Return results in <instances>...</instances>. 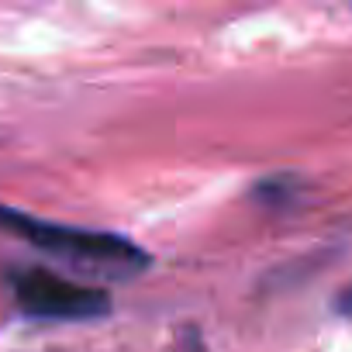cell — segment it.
Returning a JSON list of instances; mask_svg holds the SVG:
<instances>
[{
	"label": "cell",
	"mask_w": 352,
	"mask_h": 352,
	"mask_svg": "<svg viewBox=\"0 0 352 352\" xmlns=\"http://www.w3.org/2000/svg\"><path fill=\"white\" fill-rule=\"evenodd\" d=\"M335 311H338V314H352V287H345V290L335 297Z\"/></svg>",
	"instance_id": "3"
},
{
	"label": "cell",
	"mask_w": 352,
	"mask_h": 352,
	"mask_svg": "<svg viewBox=\"0 0 352 352\" xmlns=\"http://www.w3.org/2000/svg\"><path fill=\"white\" fill-rule=\"evenodd\" d=\"M8 283H11L14 304L28 318H42V321H90V318H104L111 311L107 290L56 276L52 270H42V266L11 270Z\"/></svg>",
	"instance_id": "2"
},
{
	"label": "cell",
	"mask_w": 352,
	"mask_h": 352,
	"mask_svg": "<svg viewBox=\"0 0 352 352\" xmlns=\"http://www.w3.org/2000/svg\"><path fill=\"white\" fill-rule=\"evenodd\" d=\"M0 232H8V235L76 266V270L107 273L114 280H128L152 263V256L142 245H135L114 232L73 228V225L45 221L28 211H14V208H0Z\"/></svg>",
	"instance_id": "1"
}]
</instances>
